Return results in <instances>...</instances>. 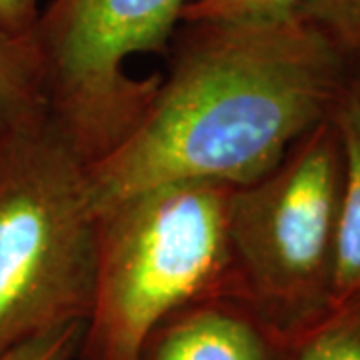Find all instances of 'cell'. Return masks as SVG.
Instances as JSON below:
<instances>
[{
  "label": "cell",
  "mask_w": 360,
  "mask_h": 360,
  "mask_svg": "<svg viewBox=\"0 0 360 360\" xmlns=\"http://www.w3.org/2000/svg\"><path fill=\"white\" fill-rule=\"evenodd\" d=\"M124 141L86 165L94 210L170 182L245 186L326 120L354 66L302 16L182 20Z\"/></svg>",
  "instance_id": "obj_1"
},
{
  "label": "cell",
  "mask_w": 360,
  "mask_h": 360,
  "mask_svg": "<svg viewBox=\"0 0 360 360\" xmlns=\"http://www.w3.org/2000/svg\"><path fill=\"white\" fill-rule=\"evenodd\" d=\"M232 186L170 182L96 212L92 302L78 360H139L170 312L232 288Z\"/></svg>",
  "instance_id": "obj_2"
},
{
  "label": "cell",
  "mask_w": 360,
  "mask_h": 360,
  "mask_svg": "<svg viewBox=\"0 0 360 360\" xmlns=\"http://www.w3.org/2000/svg\"><path fill=\"white\" fill-rule=\"evenodd\" d=\"M94 258L86 162L46 112L0 142V352L86 321Z\"/></svg>",
  "instance_id": "obj_3"
},
{
  "label": "cell",
  "mask_w": 360,
  "mask_h": 360,
  "mask_svg": "<svg viewBox=\"0 0 360 360\" xmlns=\"http://www.w3.org/2000/svg\"><path fill=\"white\" fill-rule=\"evenodd\" d=\"M342 153L330 116L283 160L232 188V290L288 340L335 302Z\"/></svg>",
  "instance_id": "obj_4"
},
{
  "label": "cell",
  "mask_w": 360,
  "mask_h": 360,
  "mask_svg": "<svg viewBox=\"0 0 360 360\" xmlns=\"http://www.w3.org/2000/svg\"><path fill=\"white\" fill-rule=\"evenodd\" d=\"M191 0H51L30 32L46 108L92 165L141 120L160 77L134 78L129 60L167 52Z\"/></svg>",
  "instance_id": "obj_5"
},
{
  "label": "cell",
  "mask_w": 360,
  "mask_h": 360,
  "mask_svg": "<svg viewBox=\"0 0 360 360\" xmlns=\"http://www.w3.org/2000/svg\"><path fill=\"white\" fill-rule=\"evenodd\" d=\"M290 340L232 288L170 312L148 335L139 360H286Z\"/></svg>",
  "instance_id": "obj_6"
},
{
  "label": "cell",
  "mask_w": 360,
  "mask_h": 360,
  "mask_svg": "<svg viewBox=\"0 0 360 360\" xmlns=\"http://www.w3.org/2000/svg\"><path fill=\"white\" fill-rule=\"evenodd\" d=\"M330 120L342 153V186L335 266V307L360 292V68L336 98Z\"/></svg>",
  "instance_id": "obj_7"
},
{
  "label": "cell",
  "mask_w": 360,
  "mask_h": 360,
  "mask_svg": "<svg viewBox=\"0 0 360 360\" xmlns=\"http://www.w3.org/2000/svg\"><path fill=\"white\" fill-rule=\"evenodd\" d=\"M46 112L42 68L32 37L0 25V142Z\"/></svg>",
  "instance_id": "obj_8"
},
{
  "label": "cell",
  "mask_w": 360,
  "mask_h": 360,
  "mask_svg": "<svg viewBox=\"0 0 360 360\" xmlns=\"http://www.w3.org/2000/svg\"><path fill=\"white\" fill-rule=\"evenodd\" d=\"M286 360H360V292L298 333Z\"/></svg>",
  "instance_id": "obj_9"
},
{
  "label": "cell",
  "mask_w": 360,
  "mask_h": 360,
  "mask_svg": "<svg viewBox=\"0 0 360 360\" xmlns=\"http://www.w3.org/2000/svg\"><path fill=\"white\" fill-rule=\"evenodd\" d=\"M300 16L360 68V0H307Z\"/></svg>",
  "instance_id": "obj_10"
},
{
  "label": "cell",
  "mask_w": 360,
  "mask_h": 360,
  "mask_svg": "<svg viewBox=\"0 0 360 360\" xmlns=\"http://www.w3.org/2000/svg\"><path fill=\"white\" fill-rule=\"evenodd\" d=\"M304 2L307 0H191L182 13V20H283L300 16Z\"/></svg>",
  "instance_id": "obj_11"
},
{
  "label": "cell",
  "mask_w": 360,
  "mask_h": 360,
  "mask_svg": "<svg viewBox=\"0 0 360 360\" xmlns=\"http://www.w3.org/2000/svg\"><path fill=\"white\" fill-rule=\"evenodd\" d=\"M84 322H66L0 352V360H78Z\"/></svg>",
  "instance_id": "obj_12"
},
{
  "label": "cell",
  "mask_w": 360,
  "mask_h": 360,
  "mask_svg": "<svg viewBox=\"0 0 360 360\" xmlns=\"http://www.w3.org/2000/svg\"><path fill=\"white\" fill-rule=\"evenodd\" d=\"M40 8V0H0V25L18 34H30Z\"/></svg>",
  "instance_id": "obj_13"
}]
</instances>
